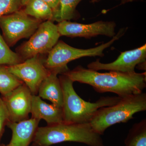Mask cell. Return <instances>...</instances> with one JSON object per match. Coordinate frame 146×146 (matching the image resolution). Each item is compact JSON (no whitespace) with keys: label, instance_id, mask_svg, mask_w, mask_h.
<instances>
[{"label":"cell","instance_id":"277c9868","mask_svg":"<svg viewBox=\"0 0 146 146\" xmlns=\"http://www.w3.org/2000/svg\"><path fill=\"white\" fill-rule=\"evenodd\" d=\"M146 110V94L142 93L122 98L117 103L98 110L89 123L96 133L102 135L108 128L133 119L137 112Z\"/></svg>","mask_w":146,"mask_h":146},{"label":"cell","instance_id":"cb8c5ba5","mask_svg":"<svg viewBox=\"0 0 146 146\" xmlns=\"http://www.w3.org/2000/svg\"><path fill=\"white\" fill-rule=\"evenodd\" d=\"M121 4H125L126 3L129 2L131 1V0H121Z\"/></svg>","mask_w":146,"mask_h":146},{"label":"cell","instance_id":"d4e9b609","mask_svg":"<svg viewBox=\"0 0 146 146\" xmlns=\"http://www.w3.org/2000/svg\"><path fill=\"white\" fill-rule=\"evenodd\" d=\"M90 1L92 3H98L100 1L102 0H90Z\"/></svg>","mask_w":146,"mask_h":146},{"label":"cell","instance_id":"e0dca14e","mask_svg":"<svg viewBox=\"0 0 146 146\" xmlns=\"http://www.w3.org/2000/svg\"><path fill=\"white\" fill-rule=\"evenodd\" d=\"M124 146H146V119L133 124L125 140Z\"/></svg>","mask_w":146,"mask_h":146},{"label":"cell","instance_id":"d6986e66","mask_svg":"<svg viewBox=\"0 0 146 146\" xmlns=\"http://www.w3.org/2000/svg\"><path fill=\"white\" fill-rule=\"evenodd\" d=\"M17 52L11 50L0 33V65H13L23 61Z\"/></svg>","mask_w":146,"mask_h":146},{"label":"cell","instance_id":"6da1fadb","mask_svg":"<svg viewBox=\"0 0 146 146\" xmlns=\"http://www.w3.org/2000/svg\"><path fill=\"white\" fill-rule=\"evenodd\" d=\"M62 74L74 82L91 85L97 92L115 93L121 98L142 93L146 87V72L126 73L110 71L100 73L78 65Z\"/></svg>","mask_w":146,"mask_h":146},{"label":"cell","instance_id":"2e32d148","mask_svg":"<svg viewBox=\"0 0 146 146\" xmlns=\"http://www.w3.org/2000/svg\"><path fill=\"white\" fill-rule=\"evenodd\" d=\"M82 0H60L57 10L53 13V20L58 23L70 21L80 18L76 10L78 5Z\"/></svg>","mask_w":146,"mask_h":146},{"label":"cell","instance_id":"5bb4252c","mask_svg":"<svg viewBox=\"0 0 146 146\" xmlns=\"http://www.w3.org/2000/svg\"><path fill=\"white\" fill-rule=\"evenodd\" d=\"M60 73L57 71H50L49 74L42 81L38 90V96L44 99L48 100L52 104L62 108L63 93L59 78Z\"/></svg>","mask_w":146,"mask_h":146},{"label":"cell","instance_id":"484cf974","mask_svg":"<svg viewBox=\"0 0 146 146\" xmlns=\"http://www.w3.org/2000/svg\"></svg>","mask_w":146,"mask_h":146},{"label":"cell","instance_id":"9c48e42d","mask_svg":"<svg viewBox=\"0 0 146 146\" xmlns=\"http://www.w3.org/2000/svg\"><path fill=\"white\" fill-rule=\"evenodd\" d=\"M60 36L91 38L98 35L113 37L116 35V24L113 21H99L90 24H82L63 21L57 24Z\"/></svg>","mask_w":146,"mask_h":146},{"label":"cell","instance_id":"ba28073f","mask_svg":"<svg viewBox=\"0 0 146 146\" xmlns=\"http://www.w3.org/2000/svg\"><path fill=\"white\" fill-rule=\"evenodd\" d=\"M7 66L9 71L22 80L34 95L38 94L42 81L50 72L38 55L16 65Z\"/></svg>","mask_w":146,"mask_h":146},{"label":"cell","instance_id":"3957f363","mask_svg":"<svg viewBox=\"0 0 146 146\" xmlns=\"http://www.w3.org/2000/svg\"><path fill=\"white\" fill-rule=\"evenodd\" d=\"M59 76L63 93L62 110L63 122L66 123H89L98 110L102 107L117 103L121 98L118 96L103 97L94 103L86 102L79 96L73 86V81L65 74Z\"/></svg>","mask_w":146,"mask_h":146},{"label":"cell","instance_id":"44dd1931","mask_svg":"<svg viewBox=\"0 0 146 146\" xmlns=\"http://www.w3.org/2000/svg\"><path fill=\"white\" fill-rule=\"evenodd\" d=\"M9 121L8 111L2 98L0 96V140L2 136L5 127Z\"/></svg>","mask_w":146,"mask_h":146},{"label":"cell","instance_id":"7402d4cb","mask_svg":"<svg viewBox=\"0 0 146 146\" xmlns=\"http://www.w3.org/2000/svg\"><path fill=\"white\" fill-rule=\"evenodd\" d=\"M51 8L54 12L57 10L60 0H43Z\"/></svg>","mask_w":146,"mask_h":146},{"label":"cell","instance_id":"5b68a950","mask_svg":"<svg viewBox=\"0 0 146 146\" xmlns=\"http://www.w3.org/2000/svg\"><path fill=\"white\" fill-rule=\"evenodd\" d=\"M127 30V28L121 29L109 42L86 49L74 48L63 41H58L44 60L45 67L50 71H58L61 74L69 70L67 64L73 60L86 56L102 57L104 56V51L122 37Z\"/></svg>","mask_w":146,"mask_h":146},{"label":"cell","instance_id":"52a82bcc","mask_svg":"<svg viewBox=\"0 0 146 146\" xmlns=\"http://www.w3.org/2000/svg\"><path fill=\"white\" fill-rule=\"evenodd\" d=\"M60 36L57 25L52 21L42 22L35 32L18 49V53L25 60L42 54L48 53Z\"/></svg>","mask_w":146,"mask_h":146},{"label":"cell","instance_id":"30bf717a","mask_svg":"<svg viewBox=\"0 0 146 146\" xmlns=\"http://www.w3.org/2000/svg\"><path fill=\"white\" fill-rule=\"evenodd\" d=\"M146 45L130 50L121 52L117 59L112 63H101L99 59L87 65L88 69L98 71L106 70L122 73L135 72L136 67L146 63Z\"/></svg>","mask_w":146,"mask_h":146},{"label":"cell","instance_id":"603a6c76","mask_svg":"<svg viewBox=\"0 0 146 146\" xmlns=\"http://www.w3.org/2000/svg\"><path fill=\"white\" fill-rule=\"evenodd\" d=\"M29 0H22V6H25Z\"/></svg>","mask_w":146,"mask_h":146},{"label":"cell","instance_id":"4fadbf2b","mask_svg":"<svg viewBox=\"0 0 146 146\" xmlns=\"http://www.w3.org/2000/svg\"><path fill=\"white\" fill-rule=\"evenodd\" d=\"M31 113V118L40 121L44 119L48 125L63 122L62 108L46 103L37 95H33Z\"/></svg>","mask_w":146,"mask_h":146},{"label":"cell","instance_id":"ac0fdd59","mask_svg":"<svg viewBox=\"0 0 146 146\" xmlns=\"http://www.w3.org/2000/svg\"><path fill=\"white\" fill-rule=\"evenodd\" d=\"M24 83L9 71L7 65H0V94L6 96Z\"/></svg>","mask_w":146,"mask_h":146},{"label":"cell","instance_id":"9a60e30c","mask_svg":"<svg viewBox=\"0 0 146 146\" xmlns=\"http://www.w3.org/2000/svg\"><path fill=\"white\" fill-rule=\"evenodd\" d=\"M25 6L24 12L29 16L43 22H53V11L43 0H29Z\"/></svg>","mask_w":146,"mask_h":146},{"label":"cell","instance_id":"ffe728a7","mask_svg":"<svg viewBox=\"0 0 146 146\" xmlns=\"http://www.w3.org/2000/svg\"><path fill=\"white\" fill-rule=\"evenodd\" d=\"M22 0H0V17L20 10Z\"/></svg>","mask_w":146,"mask_h":146},{"label":"cell","instance_id":"8992f818","mask_svg":"<svg viewBox=\"0 0 146 146\" xmlns=\"http://www.w3.org/2000/svg\"><path fill=\"white\" fill-rule=\"evenodd\" d=\"M42 22L19 10L0 17V27L5 42L12 46L21 39L30 37Z\"/></svg>","mask_w":146,"mask_h":146},{"label":"cell","instance_id":"8fae6325","mask_svg":"<svg viewBox=\"0 0 146 146\" xmlns=\"http://www.w3.org/2000/svg\"><path fill=\"white\" fill-rule=\"evenodd\" d=\"M33 95L28 87L23 83L3 96L10 122H19L29 119Z\"/></svg>","mask_w":146,"mask_h":146},{"label":"cell","instance_id":"7a4b0ae2","mask_svg":"<svg viewBox=\"0 0 146 146\" xmlns=\"http://www.w3.org/2000/svg\"><path fill=\"white\" fill-rule=\"evenodd\" d=\"M101 136L89 123L63 122L37 128L31 146H50L65 142L81 143L89 146H105Z\"/></svg>","mask_w":146,"mask_h":146},{"label":"cell","instance_id":"7c38bea8","mask_svg":"<svg viewBox=\"0 0 146 146\" xmlns=\"http://www.w3.org/2000/svg\"><path fill=\"white\" fill-rule=\"evenodd\" d=\"M40 120L31 118L14 123L9 122L7 125L12 132L10 143L3 146H29L32 142Z\"/></svg>","mask_w":146,"mask_h":146}]
</instances>
